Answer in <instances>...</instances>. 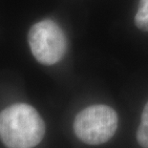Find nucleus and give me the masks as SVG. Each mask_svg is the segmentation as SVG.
Masks as SVG:
<instances>
[{"label": "nucleus", "instance_id": "1", "mask_svg": "<svg viewBox=\"0 0 148 148\" xmlns=\"http://www.w3.org/2000/svg\"><path fill=\"white\" fill-rule=\"evenodd\" d=\"M45 123L38 112L26 103H16L0 113V140L8 148H33L41 143Z\"/></svg>", "mask_w": 148, "mask_h": 148}, {"label": "nucleus", "instance_id": "2", "mask_svg": "<svg viewBox=\"0 0 148 148\" xmlns=\"http://www.w3.org/2000/svg\"><path fill=\"white\" fill-rule=\"evenodd\" d=\"M118 114L112 107L97 104L84 108L74 121L75 134L82 143L99 145L113 138L118 129Z\"/></svg>", "mask_w": 148, "mask_h": 148}, {"label": "nucleus", "instance_id": "3", "mask_svg": "<svg viewBox=\"0 0 148 148\" xmlns=\"http://www.w3.org/2000/svg\"><path fill=\"white\" fill-rule=\"evenodd\" d=\"M28 42L34 58L44 65L58 63L67 50V38L63 30L51 19L34 24L28 34Z\"/></svg>", "mask_w": 148, "mask_h": 148}, {"label": "nucleus", "instance_id": "4", "mask_svg": "<svg viewBox=\"0 0 148 148\" xmlns=\"http://www.w3.org/2000/svg\"><path fill=\"white\" fill-rule=\"evenodd\" d=\"M137 140L143 148H148V101L141 114L140 123L137 131Z\"/></svg>", "mask_w": 148, "mask_h": 148}, {"label": "nucleus", "instance_id": "5", "mask_svg": "<svg viewBox=\"0 0 148 148\" xmlns=\"http://www.w3.org/2000/svg\"><path fill=\"white\" fill-rule=\"evenodd\" d=\"M135 24L138 29L148 31V0H140L135 16Z\"/></svg>", "mask_w": 148, "mask_h": 148}]
</instances>
